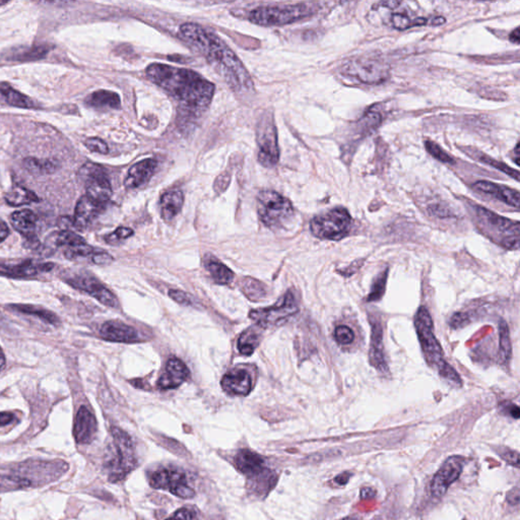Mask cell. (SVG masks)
I'll return each mask as SVG.
<instances>
[{"label": "cell", "mask_w": 520, "mask_h": 520, "mask_svg": "<svg viewBox=\"0 0 520 520\" xmlns=\"http://www.w3.org/2000/svg\"><path fill=\"white\" fill-rule=\"evenodd\" d=\"M179 36L190 47L206 57L237 91L253 90V83L238 56L217 35L197 23H187L179 28Z\"/></svg>", "instance_id": "cell-1"}, {"label": "cell", "mask_w": 520, "mask_h": 520, "mask_svg": "<svg viewBox=\"0 0 520 520\" xmlns=\"http://www.w3.org/2000/svg\"><path fill=\"white\" fill-rule=\"evenodd\" d=\"M146 73L154 84L191 111L206 110L215 95V85L193 70L153 63L147 68Z\"/></svg>", "instance_id": "cell-2"}, {"label": "cell", "mask_w": 520, "mask_h": 520, "mask_svg": "<svg viewBox=\"0 0 520 520\" xmlns=\"http://www.w3.org/2000/svg\"><path fill=\"white\" fill-rule=\"evenodd\" d=\"M415 327L427 363L432 368H435L439 375L446 381L455 386H462V381L460 375L444 359L442 348L434 334L433 320L427 308H419L415 313Z\"/></svg>", "instance_id": "cell-3"}, {"label": "cell", "mask_w": 520, "mask_h": 520, "mask_svg": "<svg viewBox=\"0 0 520 520\" xmlns=\"http://www.w3.org/2000/svg\"><path fill=\"white\" fill-rule=\"evenodd\" d=\"M474 222L486 237L504 248L517 250L519 248V223L500 217L483 206L472 204Z\"/></svg>", "instance_id": "cell-4"}, {"label": "cell", "mask_w": 520, "mask_h": 520, "mask_svg": "<svg viewBox=\"0 0 520 520\" xmlns=\"http://www.w3.org/2000/svg\"><path fill=\"white\" fill-rule=\"evenodd\" d=\"M114 457L107 462L109 481L112 483L122 481L130 472L137 467V457L132 437L118 427H112Z\"/></svg>", "instance_id": "cell-5"}, {"label": "cell", "mask_w": 520, "mask_h": 520, "mask_svg": "<svg viewBox=\"0 0 520 520\" xmlns=\"http://www.w3.org/2000/svg\"><path fill=\"white\" fill-rule=\"evenodd\" d=\"M234 465L241 474L250 479L256 492L267 495L274 489L277 478L265 465V458L253 450H241L234 458Z\"/></svg>", "instance_id": "cell-6"}, {"label": "cell", "mask_w": 520, "mask_h": 520, "mask_svg": "<svg viewBox=\"0 0 520 520\" xmlns=\"http://www.w3.org/2000/svg\"><path fill=\"white\" fill-rule=\"evenodd\" d=\"M313 14L312 7L307 4L285 6H265L253 9L249 14V21L256 25L272 27L285 26L307 18Z\"/></svg>", "instance_id": "cell-7"}, {"label": "cell", "mask_w": 520, "mask_h": 520, "mask_svg": "<svg viewBox=\"0 0 520 520\" xmlns=\"http://www.w3.org/2000/svg\"><path fill=\"white\" fill-rule=\"evenodd\" d=\"M258 213L261 222L267 227L277 228L293 217L291 201L272 190H263L258 196Z\"/></svg>", "instance_id": "cell-8"}, {"label": "cell", "mask_w": 520, "mask_h": 520, "mask_svg": "<svg viewBox=\"0 0 520 520\" xmlns=\"http://www.w3.org/2000/svg\"><path fill=\"white\" fill-rule=\"evenodd\" d=\"M351 217L348 210L336 208L311 221L312 234L319 239L339 240L350 232Z\"/></svg>", "instance_id": "cell-9"}, {"label": "cell", "mask_w": 520, "mask_h": 520, "mask_svg": "<svg viewBox=\"0 0 520 520\" xmlns=\"http://www.w3.org/2000/svg\"><path fill=\"white\" fill-rule=\"evenodd\" d=\"M298 311L295 296L292 292H288L272 307L251 310L249 317L253 319L260 329H267L285 324L289 318L297 314Z\"/></svg>", "instance_id": "cell-10"}, {"label": "cell", "mask_w": 520, "mask_h": 520, "mask_svg": "<svg viewBox=\"0 0 520 520\" xmlns=\"http://www.w3.org/2000/svg\"><path fill=\"white\" fill-rule=\"evenodd\" d=\"M78 179L85 185V196L106 206L112 196V187L106 170L102 166L94 163L85 164L78 171Z\"/></svg>", "instance_id": "cell-11"}, {"label": "cell", "mask_w": 520, "mask_h": 520, "mask_svg": "<svg viewBox=\"0 0 520 520\" xmlns=\"http://www.w3.org/2000/svg\"><path fill=\"white\" fill-rule=\"evenodd\" d=\"M149 485L158 490L168 491L181 499H191L196 491L187 482L186 474L177 469L163 467L152 472L149 478Z\"/></svg>", "instance_id": "cell-12"}, {"label": "cell", "mask_w": 520, "mask_h": 520, "mask_svg": "<svg viewBox=\"0 0 520 520\" xmlns=\"http://www.w3.org/2000/svg\"><path fill=\"white\" fill-rule=\"evenodd\" d=\"M258 144L260 146L258 162L267 168H272L277 165L280 159V149L277 144V128L274 120L267 116H263L256 132Z\"/></svg>", "instance_id": "cell-13"}, {"label": "cell", "mask_w": 520, "mask_h": 520, "mask_svg": "<svg viewBox=\"0 0 520 520\" xmlns=\"http://www.w3.org/2000/svg\"><path fill=\"white\" fill-rule=\"evenodd\" d=\"M344 73L357 78L364 84H380L389 78V68L382 61L373 58H357L350 61Z\"/></svg>", "instance_id": "cell-14"}, {"label": "cell", "mask_w": 520, "mask_h": 520, "mask_svg": "<svg viewBox=\"0 0 520 520\" xmlns=\"http://www.w3.org/2000/svg\"><path fill=\"white\" fill-rule=\"evenodd\" d=\"M65 282L73 288L85 292L107 307L117 308V298L99 280L87 272H78L66 277Z\"/></svg>", "instance_id": "cell-15"}, {"label": "cell", "mask_w": 520, "mask_h": 520, "mask_svg": "<svg viewBox=\"0 0 520 520\" xmlns=\"http://www.w3.org/2000/svg\"><path fill=\"white\" fill-rule=\"evenodd\" d=\"M464 465V457L458 455H453L445 460L432 481L431 493L433 497L442 498L445 495L448 488L460 478Z\"/></svg>", "instance_id": "cell-16"}, {"label": "cell", "mask_w": 520, "mask_h": 520, "mask_svg": "<svg viewBox=\"0 0 520 520\" xmlns=\"http://www.w3.org/2000/svg\"><path fill=\"white\" fill-rule=\"evenodd\" d=\"M371 324V341H370V364L382 375H388V365L386 363L383 346V329L381 322L376 317H370Z\"/></svg>", "instance_id": "cell-17"}, {"label": "cell", "mask_w": 520, "mask_h": 520, "mask_svg": "<svg viewBox=\"0 0 520 520\" xmlns=\"http://www.w3.org/2000/svg\"><path fill=\"white\" fill-rule=\"evenodd\" d=\"M100 336L103 339L113 343L132 344L139 341V334L134 327L121 322H107L100 329Z\"/></svg>", "instance_id": "cell-18"}, {"label": "cell", "mask_w": 520, "mask_h": 520, "mask_svg": "<svg viewBox=\"0 0 520 520\" xmlns=\"http://www.w3.org/2000/svg\"><path fill=\"white\" fill-rule=\"evenodd\" d=\"M97 420L87 407H80L73 425V436L80 444H89L97 433Z\"/></svg>", "instance_id": "cell-19"}, {"label": "cell", "mask_w": 520, "mask_h": 520, "mask_svg": "<svg viewBox=\"0 0 520 520\" xmlns=\"http://www.w3.org/2000/svg\"><path fill=\"white\" fill-rule=\"evenodd\" d=\"M190 372L187 366L177 358L168 361L165 371L161 375L158 386L164 391L177 388L189 378Z\"/></svg>", "instance_id": "cell-20"}, {"label": "cell", "mask_w": 520, "mask_h": 520, "mask_svg": "<svg viewBox=\"0 0 520 520\" xmlns=\"http://www.w3.org/2000/svg\"><path fill=\"white\" fill-rule=\"evenodd\" d=\"M53 267V263H39L33 260H26L16 265H0V275L14 279H28L36 277L40 272H50Z\"/></svg>", "instance_id": "cell-21"}, {"label": "cell", "mask_w": 520, "mask_h": 520, "mask_svg": "<svg viewBox=\"0 0 520 520\" xmlns=\"http://www.w3.org/2000/svg\"><path fill=\"white\" fill-rule=\"evenodd\" d=\"M158 162L154 159H146L135 164L130 168L124 180V186L128 189H139L148 184L151 178L155 174Z\"/></svg>", "instance_id": "cell-22"}, {"label": "cell", "mask_w": 520, "mask_h": 520, "mask_svg": "<svg viewBox=\"0 0 520 520\" xmlns=\"http://www.w3.org/2000/svg\"><path fill=\"white\" fill-rule=\"evenodd\" d=\"M104 208H105V206L96 203L87 196L80 197L75 206V218L73 220V225L78 230L85 229L87 225L92 224L95 218L98 217Z\"/></svg>", "instance_id": "cell-23"}, {"label": "cell", "mask_w": 520, "mask_h": 520, "mask_svg": "<svg viewBox=\"0 0 520 520\" xmlns=\"http://www.w3.org/2000/svg\"><path fill=\"white\" fill-rule=\"evenodd\" d=\"M222 386L227 393L244 396L250 393L253 379L245 370L235 369L223 377Z\"/></svg>", "instance_id": "cell-24"}, {"label": "cell", "mask_w": 520, "mask_h": 520, "mask_svg": "<svg viewBox=\"0 0 520 520\" xmlns=\"http://www.w3.org/2000/svg\"><path fill=\"white\" fill-rule=\"evenodd\" d=\"M474 189L484 192V193L490 194L512 208H519L520 194L517 190L508 189L506 186L489 181L476 182L474 184Z\"/></svg>", "instance_id": "cell-25"}, {"label": "cell", "mask_w": 520, "mask_h": 520, "mask_svg": "<svg viewBox=\"0 0 520 520\" xmlns=\"http://www.w3.org/2000/svg\"><path fill=\"white\" fill-rule=\"evenodd\" d=\"M37 221V216L30 210L14 211L11 217V223L14 229L27 240L35 238Z\"/></svg>", "instance_id": "cell-26"}, {"label": "cell", "mask_w": 520, "mask_h": 520, "mask_svg": "<svg viewBox=\"0 0 520 520\" xmlns=\"http://www.w3.org/2000/svg\"><path fill=\"white\" fill-rule=\"evenodd\" d=\"M184 196L180 190H171L161 197V215L165 222H171L181 211Z\"/></svg>", "instance_id": "cell-27"}, {"label": "cell", "mask_w": 520, "mask_h": 520, "mask_svg": "<svg viewBox=\"0 0 520 520\" xmlns=\"http://www.w3.org/2000/svg\"><path fill=\"white\" fill-rule=\"evenodd\" d=\"M85 104L92 108L98 110H106V109H120L121 100L120 95L116 92L100 90V91L92 92L85 99Z\"/></svg>", "instance_id": "cell-28"}, {"label": "cell", "mask_w": 520, "mask_h": 520, "mask_svg": "<svg viewBox=\"0 0 520 520\" xmlns=\"http://www.w3.org/2000/svg\"><path fill=\"white\" fill-rule=\"evenodd\" d=\"M49 45H39V46L23 47V48H16L13 50L6 58L9 60L21 61V63H27V61H35L38 59L44 58L50 51Z\"/></svg>", "instance_id": "cell-29"}, {"label": "cell", "mask_w": 520, "mask_h": 520, "mask_svg": "<svg viewBox=\"0 0 520 520\" xmlns=\"http://www.w3.org/2000/svg\"><path fill=\"white\" fill-rule=\"evenodd\" d=\"M239 287L246 298L253 302H260L267 296V285L253 277H243L239 282Z\"/></svg>", "instance_id": "cell-30"}, {"label": "cell", "mask_w": 520, "mask_h": 520, "mask_svg": "<svg viewBox=\"0 0 520 520\" xmlns=\"http://www.w3.org/2000/svg\"><path fill=\"white\" fill-rule=\"evenodd\" d=\"M260 327H251L247 329L245 331L242 332L238 339V350L240 354L243 356H251L260 345L261 334Z\"/></svg>", "instance_id": "cell-31"}, {"label": "cell", "mask_w": 520, "mask_h": 520, "mask_svg": "<svg viewBox=\"0 0 520 520\" xmlns=\"http://www.w3.org/2000/svg\"><path fill=\"white\" fill-rule=\"evenodd\" d=\"M462 151L465 152L469 156L476 159L479 162L487 164V165L491 166V167L496 168V169L502 171L505 174L510 176L514 178V180L519 181V172L517 170L512 169L506 164L500 162V161L495 160V159L491 158L488 155L479 152L478 149L474 148H464Z\"/></svg>", "instance_id": "cell-32"}, {"label": "cell", "mask_w": 520, "mask_h": 520, "mask_svg": "<svg viewBox=\"0 0 520 520\" xmlns=\"http://www.w3.org/2000/svg\"><path fill=\"white\" fill-rule=\"evenodd\" d=\"M206 267L213 281L218 285H228L234 280V272L217 258H208L206 262Z\"/></svg>", "instance_id": "cell-33"}, {"label": "cell", "mask_w": 520, "mask_h": 520, "mask_svg": "<svg viewBox=\"0 0 520 520\" xmlns=\"http://www.w3.org/2000/svg\"><path fill=\"white\" fill-rule=\"evenodd\" d=\"M11 309L23 313V314L32 315V317L40 318L43 322L49 324H57L59 322L58 317H56L51 311L40 307V306L28 305V304H13L9 306Z\"/></svg>", "instance_id": "cell-34"}, {"label": "cell", "mask_w": 520, "mask_h": 520, "mask_svg": "<svg viewBox=\"0 0 520 520\" xmlns=\"http://www.w3.org/2000/svg\"><path fill=\"white\" fill-rule=\"evenodd\" d=\"M0 95L4 97L6 103L18 108H35V103L28 97L14 90L9 84H0Z\"/></svg>", "instance_id": "cell-35"}, {"label": "cell", "mask_w": 520, "mask_h": 520, "mask_svg": "<svg viewBox=\"0 0 520 520\" xmlns=\"http://www.w3.org/2000/svg\"><path fill=\"white\" fill-rule=\"evenodd\" d=\"M6 201L11 206H21L23 204L37 203L39 198L34 192L31 191L25 187H13L4 196Z\"/></svg>", "instance_id": "cell-36"}, {"label": "cell", "mask_w": 520, "mask_h": 520, "mask_svg": "<svg viewBox=\"0 0 520 520\" xmlns=\"http://www.w3.org/2000/svg\"><path fill=\"white\" fill-rule=\"evenodd\" d=\"M512 344L509 327L504 320L499 324V361L501 364H507L511 359Z\"/></svg>", "instance_id": "cell-37"}, {"label": "cell", "mask_w": 520, "mask_h": 520, "mask_svg": "<svg viewBox=\"0 0 520 520\" xmlns=\"http://www.w3.org/2000/svg\"><path fill=\"white\" fill-rule=\"evenodd\" d=\"M26 169L33 174H52L57 170V165L49 160H40L36 158H27L23 160Z\"/></svg>", "instance_id": "cell-38"}, {"label": "cell", "mask_w": 520, "mask_h": 520, "mask_svg": "<svg viewBox=\"0 0 520 520\" xmlns=\"http://www.w3.org/2000/svg\"><path fill=\"white\" fill-rule=\"evenodd\" d=\"M32 486L31 482L18 474L0 476V493L11 492V491L21 490Z\"/></svg>", "instance_id": "cell-39"}, {"label": "cell", "mask_w": 520, "mask_h": 520, "mask_svg": "<svg viewBox=\"0 0 520 520\" xmlns=\"http://www.w3.org/2000/svg\"><path fill=\"white\" fill-rule=\"evenodd\" d=\"M387 277H388V270L380 272L375 277L374 282L372 284L371 292H370L369 295L367 297V302H376V301H379L383 297L386 288Z\"/></svg>", "instance_id": "cell-40"}, {"label": "cell", "mask_w": 520, "mask_h": 520, "mask_svg": "<svg viewBox=\"0 0 520 520\" xmlns=\"http://www.w3.org/2000/svg\"><path fill=\"white\" fill-rule=\"evenodd\" d=\"M391 23H393V27L398 28V30H407V28L415 27V26L427 25L428 20L424 18H417L412 20L407 14H393L391 16Z\"/></svg>", "instance_id": "cell-41"}, {"label": "cell", "mask_w": 520, "mask_h": 520, "mask_svg": "<svg viewBox=\"0 0 520 520\" xmlns=\"http://www.w3.org/2000/svg\"><path fill=\"white\" fill-rule=\"evenodd\" d=\"M334 339L339 345H351L355 339V332L346 325H339L334 331Z\"/></svg>", "instance_id": "cell-42"}, {"label": "cell", "mask_w": 520, "mask_h": 520, "mask_svg": "<svg viewBox=\"0 0 520 520\" xmlns=\"http://www.w3.org/2000/svg\"><path fill=\"white\" fill-rule=\"evenodd\" d=\"M427 151L430 155L433 156L437 160L443 163H453V159L440 146L434 142L427 141L425 142Z\"/></svg>", "instance_id": "cell-43"}, {"label": "cell", "mask_w": 520, "mask_h": 520, "mask_svg": "<svg viewBox=\"0 0 520 520\" xmlns=\"http://www.w3.org/2000/svg\"><path fill=\"white\" fill-rule=\"evenodd\" d=\"M134 235V231L129 228L120 227L116 229L115 231L111 233V234L107 235L105 237V241L111 245H116V244L120 243L123 240H127Z\"/></svg>", "instance_id": "cell-44"}, {"label": "cell", "mask_w": 520, "mask_h": 520, "mask_svg": "<svg viewBox=\"0 0 520 520\" xmlns=\"http://www.w3.org/2000/svg\"><path fill=\"white\" fill-rule=\"evenodd\" d=\"M85 146L87 147V149H89L90 151L95 152V153L102 154V155H106V154L109 153L108 146H107L106 142L98 139V137H91V139H87V141L85 142Z\"/></svg>", "instance_id": "cell-45"}, {"label": "cell", "mask_w": 520, "mask_h": 520, "mask_svg": "<svg viewBox=\"0 0 520 520\" xmlns=\"http://www.w3.org/2000/svg\"><path fill=\"white\" fill-rule=\"evenodd\" d=\"M169 297L176 303L181 304L184 306H193V299L185 292L179 291V290H171L169 291Z\"/></svg>", "instance_id": "cell-46"}, {"label": "cell", "mask_w": 520, "mask_h": 520, "mask_svg": "<svg viewBox=\"0 0 520 520\" xmlns=\"http://www.w3.org/2000/svg\"><path fill=\"white\" fill-rule=\"evenodd\" d=\"M163 442L164 446H165L166 448H168V450L172 451V452L177 453V455H184L185 453H187L181 444L177 442L176 440H172V439L170 438H163Z\"/></svg>", "instance_id": "cell-47"}, {"label": "cell", "mask_w": 520, "mask_h": 520, "mask_svg": "<svg viewBox=\"0 0 520 520\" xmlns=\"http://www.w3.org/2000/svg\"><path fill=\"white\" fill-rule=\"evenodd\" d=\"M194 514L187 508H181L165 520H193Z\"/></svg>", "instance_id": "cell-48"}, {"label": "cell", "mask_w": 520, "mask_h": 520, "mask_svg": "<svg viewBox=\"0 0 520 520\" xmlns=\"http://www.w3.org/2000/svg\"><path fill=\"white\" fill-rule=\"evenodd\" d=\"M501 457L508 462L509 465H514V467H519V455L517 451L507 450L505 452L501 453Z\"/></svg>", "instance_id": "cell-49"}, {"label": "cell", "mask_w": 520, "mask_h": 520, "mask_svg": "<svg viewBox=\"0 0 520 520\" xmlns=\"http://www.w3.org/2000/svg\"><path fill=\"white\" fill-rule=\"evenodd\" d=\"M14 420V415L13 413H0V427L6 426V425L11 424Z\"/></svg>", "instance_id": "cell-50"}, {"label": "cell", "mask_w": 520, "mask_h": 520, "mask_svg": "<svg viewBox=\"0 0 520 520\" xmlns=\"http://www.w3.org/2000/svg\"><path fill=\"white\" fill-rule=\"evenodd\" d=\"M9 227H7V225L6 223L4 222V221L0 220V243L1 242H4V240L9 237Z\"/></svg>", "instance_id": "cell-51"}, {"label": "cell", "mask_w": 520, "mask_h": 520, "mask_svg": "<svg viewBox=\"0 0 520 520\" xmlns=\"http://www.w3.org/2000/svg\"><path fill=\"white\" fill-rule=\"evenodd\" d=\"M351 474L349 472H344V474H339L334 479V482L339 483V486L346 485L348 483L349 479H350Z\"/></svg>", "instance_id": "cell-52"}, {"label": "cell", "mask_w": 520, "mask_h": 520, "mask_svg": "<svg viewBox=\"0 0 520 520\" xmlns=\"http://www.w3.org/2000/svg\"><path fill=\"white\" fill-rule=\"evenodd\" d=\"M508 414L511 415L514 419H519L520 410L519 408L515 405H510L507 408Z\"/></svg>", "instance_id": "cell-53"}, {"label": "cell", "mask_w": 520, "mask_h": 520, "mask_svg": "<svg viewBox=\"0 0 520 520\" xmlns=\"http://www.w3.org/2000/svg\"><path fill=\"white\" fill-rule=\"evenodd\" d=\"M509 39L510 41L514 43V44H519L520 33L519 28H515L514 32H512V34L510 35Z\"/></svg>", "instance_id": "cell-54"}, {"label": "cell", "mask_w": 520, "mask_h": 520, "mask_svg": "<svg viewBox=\"0 0 520 520\" xmlns=\"http://www.w3.org/2000/svg\"><path fill=\"white\" fill-rule=\"evenodd\" d=\"M375 495L374 490H372L371 488H365L362 490V498L363 499H368V498H371L373 496Z\"/></svg>", "instance_id": "cell-55"}, {"label": "cell", "mask_w": 520, "mask_h": 520, "mask_svg": "<svg viewBox=\"0 0 520 520\" xmlns=\"http://www.w3.org/2000/svg\"><path fill=\"white\" fill-rule=\"evenodd\" d=\"M430 23H432V26H440L445 23V18H442V16H437V18H434Z\"/></svg>", "instance_id": "cell-56"}, {"label": "cell", "mask_w": 520, "mask_h": 520, "mask_svg": "<svg viewBox=\"0 0 520 520\" xmlns=\"http://www.w3.org/2000/svg\"><path fill=\"white\" fill-rule=\"evenodd\" d=\"M4 366H6V356H4V351H2V349L0 348V372L2 371Z\"/></svg>", "instance_id": "cell-57"}, {"label": "cell", "mask_w": 520, "mask_h": 520, "mask_svg": "<svg viewBox=\"0 0 520 520\" xmlns=\"http://www.w3.org/2000/svg\"><path fill=\"white\" fill-rule=\"evenodd\" d=\"M343 520H357V519H343Z\"/></svg>", "instance_id": "cell-58"}]
</instances>
